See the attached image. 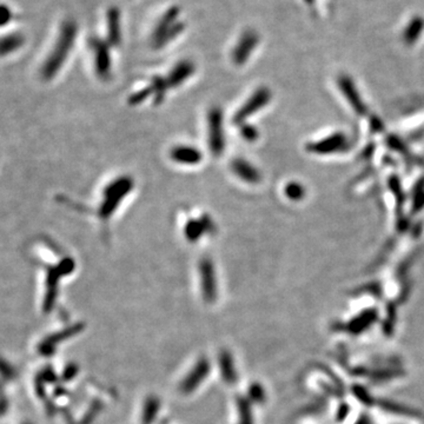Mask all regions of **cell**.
Listing matches in <instances>:
<instances>
[{
  "label": "cell",
  "mask_w": 424,
  "mask_h": 424,
  "mask_svg": "<svg viewBox=\"0 0 424 424\" xmlns=\"http://www.w3.org/2000/svg\"><path fill=\"white\" fill-rule=\"evenodd\" d=\"M76 34H77V28L72 21H68L64 25L60 33L59 40L56 45V48L49 56V58L44 65L43 76L45 79H51L56 76L57 72L63 66L65 59L67 58L70 53L72 45L74 43Z\"/></svg>",
  "instance_id": "6da1fadb"
},
{
  "label": "cell",
  "mask_w": 424,
  "mask_h": 424,
  "mask_svg": "<svg viewBox=\"0 0 424 424\" xmlns=\"http://www.w3.org/2000/svg\"><path fill=\"white\" fill-rule=\"evenodd\" d=\"M133 189V179L128 176L117 178L112 181L104 189L103 192V202L99 206V218L103 221L108 220L112 213L116 212L118 206L123 202L124 198L131 192Z\"/></svg>",
  "instance_id": "7a4b0ae2"
},
{
  "label": "cell",
  "mask_w": 424,
  "mask_h": 424,
  "mask_svg": "<svg viewBox=\"0 0 424 424\" xmlns=\"http://www.w3.org/2000/svg\"><path fill=\"white\" fill-rule=\"evenodd\" d=\"M209 145L213 156L218 157L224 151L225 140L223 133V113L219 108H212L208 114Z\"/></svg>",
  "instance_id": "3957f363"
},
{
  "label": "cell",
  "mask_w": 424,
  "mask_h": 424,
  "mask_svg": "<svg viewBox=\"0 0 424 424\" xmlns=\"http://www.w3.org/2000/svg\"><path fill=\"white\" fill-rule=\"evenodd\" d=\"M270 98L271 92L269 89H266V87H259V89L244 103L242 108L235 113L234 123L243 125L244 121H245L247 118L257 112L258 110L264 108L267 103H269Z\"/></svg>",
  "instance_id": "277c9868"
},
{
  "label": "cell",
  "mask_w": 424,
  "mask_h": 424,
  "mask_svg": "<svg viewBox=\"0 0 424 424\" xmlns=\"http://www.w3.org/2000/svg\"><path fill=\"white\" fill-rule=\"evenodd\" d=\"M259 43V37L257 32L249 30V31H245L242 36H240V39L232 51V62L236 65H243L244 63L247 62L250 55L252 51L257 47Z\"/></svg>",
  "instance_id": "5b68a950"
},
{
  "label": "cell",
  "mask_w": 424,
  "mask_h": 424,
  "mask_svg": "<svg viewBox=\"0 0 424 424\" xmlns=\"http://www.w3.org/2000/svg\"><path fill=\"white\" fill-rule=\"evenodd\" d=\"M91 47H92L94 52L97 74L102 79H108L111 74V58L108 44L102 39L93 38L91 40Z\"/></svg>",
  "instance_id": "8992f818"
},
{
  "label": "cell",
  "mask_w": 424,
  "mask_h": 424,
  "mask_svg": "<svg viewBox=\"0 0 424 424\" xmlns=\"http://www.w3.org/2000/svg\"><path fill=\"white\" fill-rule=\"evenodd\" d=\"M216 227L209 216H203L201 219H189L184 228V235L191 243L199 240L204 234L215 232Z\"/></svg>",
  "instance_id": "52a82bcc"
},
{
  "label": "cell",
  "mask_w": 424,
  "mask_h": 424,
  "mask_svg": "<svg viewBox=\"0 0 424 424\" xmlns=\"http://www.w3.org/2000/svg\"><path fill=\"white\" fill-rule=\"evenodd\" d=\"M179 13H181V10L177 6H172L159 19V21L155 28V31L152 33V41H154L155 47L163 39V37L173 28V25L176 24V19L178 18Z\"/></svg>",
  "instance_id": "ba28073f"
},
{
  "label": "cell",
  "mask_w": 424,
  "mask_h": 424,
  "mask_svg": "<svg viewBox=\"0 0 424 424\" xmlns=\"http://www.w3.org/2000/svg\"><path fill=\"white\" fill-rule=\"evenodd\" d=\"M231 170L234 171L237 177H239L243 182L249 183V184H257V183L261 182V173L258 172L257 169L242 158L232 160Z\"/></svg>",
  "instance_id": "9c48e42d"
},
{
  "label": "cell",
  "mask_w": 424,
  "mask_h": 424,
  "mask_svg": "<svg viewBox=\"0 0 424 424\" xmlns=\"http://www.w3.org/2000/svg\"><path fill=\"white\" fill-rule=\"evenodd\" d=\"M194 72V64L190 60H182L171 70L169 77L166 78V83L169 89L182 85L186 79H189Z\"/></svg>",
  "instance_id": "30bf717a"
},
{
  "label": "cell",
  "mask_w": 424,
  "mask_h": 424,
  "mask_svg": "<svg viewBox=\"0 0 424 424\" xmlns=\"http://www.w3.org/2000/svg\"><path fill=\"white\" fill-rule=\"evenodd\" d=\"M171 158L173 162L184 164V165H196L202 160V154L196 147L181 145L171 150Z\"/></svg>",
  "instance_id": "8fae6325"
},
{
  "label": "cell",
  "mask_w": 424,
  "mask_h": 424,
  "mask_svg": "<svg viewBox=\"0 0 424 424\" xmlns=\"http://www.w3.org/2000/svg\"><path fill=\"white\" fill-rule=\"evenodd\" d=\"M424 31V18L421 16H414L404 29L402 39L407 45H414L419 39Z\"/></svg>",
  "instance_id": "7c38bea8"
},
{
  "label": "cell",
  "mask_w": 424,
  "mask_h": 424,
  "mask_svg": "<svg viewBox=\"0 0 424 424\" xmlns=\"http://www.w3.org/2000/svg\"><path fill=\"white\" fill-rule=\"evenodd\" d=\"M120 34V12L117 7H110L108 12V39L111 45L119 44Z\"/></svg>",
  "instance_id": "4fadbf2b"
},
{
  "label": "cell",
  "mask_w": 424,
  "mask_h": 424,
  "mask_svg": "<svg viewBox=\"0 0 424 424\" xmlns=\"http://www.w3.org/2000/svg\"><path fill=\"white\" fill-rule=\"evenodd\" d=\"M150 87L152 91V95L155 97V104L159 105L160 103L163 102L164 97H165L166 91L169 90V85H167L166 79L162 77H155L152 79Z\"/></svg>",
  "instance_id": "5bb4252c"
},
{
  "label": "cell",
  "mask_w": 424,
  "mask_h": 424,
  "mask_svg": "<svg viewBox=\"0 0 424 424\" xmlns=\"http://www.w3.org/2000/svg\"><path fill=\"white\" fill-rule=\"evenodd\" d=\"M184 28H185V25L183 24V22H176V24L173 25V28L163 37V39L160 40L157 45H156V48H159V47L164 46V45L169 44L171 40H173L174 38L178 36V34H181L183 31H184Z\"/></svg>",
  "instance_id": "9a60e30c"
},
{
  "label": "cell",
  "mask_w": 424,
  "mask_h": 424,
  "mask_svg": "<svg viewBox=\"0 0 424 424\" xmlns=\"http://www.w3.org/2000/svg\"><path fill=\"white\" fill-rule=\"evenodd\" d=\"M152 95V91H151V87L148 85L147 87H145L143 90H139L137 91L136 93H133L131 97L129 98V104L130 105H138L140 103H143L145 99L150 97Z\"/></svg>",
  "instance_id": "2e32d148"
},
{
  "label": "cell",
  "mask_w": 424,
  "mask_h": 424,
  "mask_svg": "<svg viewBox=\"0 0 424 424\" xmlns=\"http://www.w3.org/2000/svg\"><path fill=\"white\" fill-rule=\"evenodd\" d=\"M240 135H242L243 138L247 141H255L258 137V132L257 129L254 128V126L243 124L240 126Z\"/></svg>",
  "instance_id": "e0dca14e"
},
{
  "label": "cell",
  "mask_w": 424,
  "mask_h": 424,
  "mask_svg": "<svg viewBox=\"0 0 424 424\" xmlns=\"http://www.w3.org/2000/svg\"><path fill=\"white\" fill-rule=\"evenodd\" d=\"M285 193L290 199H301V197L303 196V188L296 183H291L286 186Z\"/></svg>",
  "instance_id": "ac0fdd59"
}]
</instances>
